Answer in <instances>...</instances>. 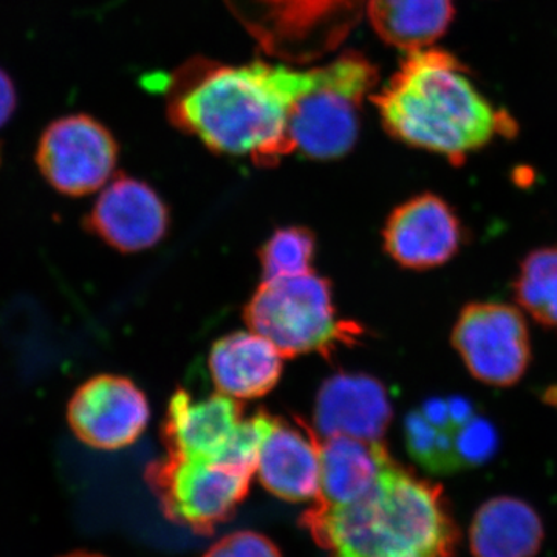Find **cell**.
I'll return each instance as SVG.
<instances>
[{
  "mask_svg": "<svg viewBox=\"0 0 557 557\" xmlns=\"http://www.w3.org/2000/svg\"><path fill=\"white\" fill-rule=\"evenodd\" d=\"M379 81V69L359 51H343L321 64L317 86L289 113L292 149L319 161L347 156L358 141L362 104Z\"/></svg>",
  "mask_w": 557,
  "mask_h": 557,
  "instance_id": "obj_5",
  "label": "cell"
},
{
  "mask_svg": "<svg viewBox=\"0 0 557 557\" xmlns=\"http://www.w3.org/2000/svg\"><path fill=\"white\" fill-rule=\"evenodd\" d=\"M270 60L311 65L346 42L368 0H222Z\"/></svg>",
  "mask_w": 557,
  "mask_h": 557,
  "instance_id": "obj_4",
  "label": "cell"
},
{
  "mask_svg": "<svg viewBox=\"0 0 557 557\" xmlns=\"http://www.w3.org/2000/svg\"><path fill=\"white\" fill-rule=\"evenodd\" d=\"M450 343L468 372L486 386H515L530 368L531 341L525 317L508 304L465 306L450 333Z\"/></svg>",
  "mask_w": 557,
  "mask_h": 557,
  "instance_id": "obj_8",
  "label": "cell"
},
{
  "mask_svg": "<svg viewBox=\"0 0 557 557\" xmlns=\"http://www.w3.org/2000/svg\"><path fill=\"white\" fill-rule=\"evenodd\" d=\"M394 458L383 442L321 440V486L313 504L338 508L364 496Z\"/></svg>",
  "mask_w": 557,
  "mask_h": 557,
  "instance_id": "obj_17",
  "label": "cell"
},
{
  "mask_svg": "<svg viewBox=\"0 0 557 557\" xmlns=\"http://www.w3.org/2000/svg\"><path fill=\"white\" fill-rule=\"evenodd\" d=\"M383 239L387 255L399 267L428 271L456 258L467 240V230L448 201L423 193L394 209Z\"/></svg>",
  "mask_w": 557,
  "mask_h": 557,
  "instance_id": "obj_10",
  "label": "cell"
},
{
  "mask_svg": "<svg viewBox=\"0 0 557 557\" xmlns=\"http://www.w3.org/2000/svg\"><path fill=\"white\" fill-rule=\"evenodd\" d=\"M392 420L386 388L364 373H338L322 384L314 426L322 438L351 437L381 442Z\"/></svg>",
  "mask_w": 557,
  "mask_h": 557,
  "instance_id": "obj_14",
  "label": "cell"
},
{
  "mask_svg": "<svg viewBox=\"0 0 557 557\" xmlns=\"http://www.w3.org/2000/svg\"><path fill=\"white\" fill-rule=\"evenodd\" d=\"M0 160H2V153H0Z\"/></svg>",
  "mask_w": 557,
  "mask_h": 557,
  "instance_id": "obj_27",
  "label": "cell"
},
{
  "mask_svg": "<svg viewBox=\"0 0 557 557\" xmlns=\"http://www.w3.org/2000/svg\"><path fill=\"white\" fill-rule=\"evenodd\" d=\"M319 78L321 64L190 61L168 84V115L214 152L273 164L293 152L289 113Z\"/></svg>",
  "mask_w": 557,
  "mask_h": 557,
  "instance_id": "obj_1",
  "label": "cell"
},
{
  "mask_svg": "<svg viewBox=\"0 0 557 557\" xmlns=\"http://www.w3.org/2000/svg\"><path fill=\"white\" fill-rule=\"evenodd\" d=\"M119 163L112 132L86 113L51 121L40 134L36 164L51 188L69 197L101 189Z\"/></svg>",
  "mask_w": 557,
  "mask_h": 557,
  "instance_id": "obj_9",
  "label": "cell"
},
{
  "mask_svg": "<svg viewBox=\"0 0 557 557\" xmlns=\"http://www.w3.org/2000/svg\"><path fill=\"white\" fill-rule=\"evenodd\" d=\"M282 358L273 343L259 333L239 332L214 344L209 370L220 394L252 399L269 394L282 373Z\"/></svg>",
  "mask_w": 557,
  "mask_h": 557,
  "instance_id": "obj_16",
  "label": "cell"
},
{
  "mask_svg": "<svg viewBox=\"0 0 557 557\" xmlns=\"http://www.w3.org/2000/svg\"><path fill=\"white\" fill-rule=\"evenodd\" d=\"M242 421V406L228 395L196 399L177 392L168 409L164 440L171 456L219 463Z\"/></svg>",
  "mask_w": 557,
  "mask_h": 557,
  "instance_id": "obj_15",
  "label": "cell"
},
{
  "mask_svg": "<svg viewBox=\"0 0 557 557\" xmlns=\"http://www.w3.org/2000/svg\"><path fill=\"white\" fill-rule=\"evenodd\" d=\"M366 16L387 46L405 51L431 49L450 27L454 0H368Z\"/></svg>",
  "mask_w": 557,
  "mask_h": 557,
  "instance_id": "obj_19",
  "label": "cell"
},
{
  "mask_svg": "<svg viewBox=\"0 0 557 557\" xmlns=\"http://www.w3.org/2000/svg\"><path fill=\"white\" fill-rule=\"evenodd\" d=\"M256 474L282 500H317L321 486V438L302 423L271 417Z\"/></svg>",
  "mask_w": 557,
  "mask_h": 557,
  "instance_id": "obj_13",
  "label": "cell"
},
{
  "mask_svg": "<svg viewBox=\"0 0 557 557\" xmlns=\"http://www.w3.org/2000/svg\"><path fill=\"white\" fill-rule=\"evenodd\" d=\"M252 474L228 465L168 456L146 471L150 491L171 522L197 534H211L233 518L247 497Z\"/></svg>",
  "mask_w": 557,
  "mask_h": 557,
  "instance_id": "obj_7",
  "label": "cell"
},
{
  "mask_svg": "<svg viewBox=\"0 0 557 557\" xmlns=\"http://www.w3.org/2000/svg\"><path fill=\"white\" fill-rule=\"evenodd\" d=\"M245 314L252 332L284 357L329 354L362 335L359 325L338 317L329 282L313 273L263 281Z\"/></svg>",
  "mask_w": 557,
  "mask_h": 557,
  "instance_id": "obj_6",
  "label": "cell"
},
{
  "mask_svg": "<svg viewBox=\"0 0 557 557\" xmlns=\"http://www.w3.org/2000/svg\"><path fill=\"white\" fill-rule=\"evenodd\" d=\"M87 225L110 247L135 252L163 239L170 215L163 200L150 186L139 180L120 177L95 201Z\"/></svg>",
  "mask_w": 557,
  "mask_h": 557,
  "instance_id": "obj_12",
  "label": "cell"
},
{
  "mask_svg": "<svg viewBox=\"0 0 557 557\" xmlns=\"http://www.w3.org/2000/svg\"><path fill=\"white\" fill-rule=\"evenodd\" d=\"M17 89L9 72L0 67V129L5 127L17 110Z\"/></svg>",
  "mask_w": 557,
  "mask_h": 557,
  "instance_id": "obj_25",
  "label": "cell"
},
{
  "mask_svg": "<svg viewBox=\"0 0 557 557\" xmlns=\"http://www.w3.org/2000/svg\"><path fill=\"white\" fill-rule=\"evenodd\" d=\"M64 557H104V556L94 555V553L76 552V553H72V555L64 556Z\"/></svg>",
  "mask_w": 557,
  "mask_h": 557,
  "instance_id": "obj_26",
  "label": "cell"
},
{
  "mask_svg": "<svg viewBox=\"0 0 557 557\" xmlns=\"http://www.w3.org/2000/svg\"><path fill=\"white\" fill-rule=\"evenodd\" d=\"M314 249L317 245L310 231L296 226L276 231L260 251V263L265 281L311 273Z\"/></svg>",
  "mask_w": 557,
  "mask_h": 557,
  "instance_id": "obj_22",
  "label": "cell"
},
{
  "mask_svg": "<svg viewBox=\"0 0 557 557\" xmlns=\"http://www.w3.org/2000/svg\"><path fill=\"white\" fill-rule=\"evenodd\" d=\"M515 298L537 324L557 329V247L531 251L520 263Z\"/></svg>",
  "mask_w": 557,
  "mask_h": 557,
  "instance_id": "obj_20",
  "label": "cell"
},
{
  "mask_svg": "<svg viewBox=\"0 0 557 557\" xmlns=\"http://www.w3.org/2000/svg\"><path fill=\"white\" fill-rule=\"evenodd\" d=\"M469 539L475 557H534L544 541V527L525 502L494 497L475 512Z\"/></svg>",
  "mask_w": 557,
  "mask_h": 557,
  "instance_id": "obj_18",
  "label": "cell"
},
{
  "mask_svg": "<svg viewBox=\"0 0 557 557\" xmlns=\"http://www.w3.org/2000/svg\"><path fill=\"white\" fill-rule=\"evenodd\" d=\"M370 100L391 137L457 166L494 139L518 134L516 120L486 98L469 70L445 50L406 54Z\"/></svg>",
  "mask_w": 557,
  "mask_h": 557,
  "instance_id": "obj_2",
  "label": "cell"
},
{
  "mask_svg": "<svg viewBox=\"0 0 557 557\" xmlns=\"http://www.w3.org/2000/svg\"><path fill=\"white\" fill-rule=\"evenodd\" d=\"M300 525L333 557H453L460 537L443 487L395 461L364 496L313 504Z\"/></svg>",
  "mask_w": 557,
  "mask_h": 557,
  "instance_id": "obj_3",
  "label": "cell"
},
{
  "mask_svg": "<svg viewBox=\"0 0 557 557\" xmlns=\"http://www.w3.org/2000/svg\"><path fill=\"white\" fill-rule=\"evenodd\" d=\"M472 420V418H471ZM468 421L450 420L437 424L429 421L420 409L412 410L405 420V440L409 456L434 474H454L465 469L458 457V429Z\"/></svg>",
  "mask_w": 557,
  "mask_h": 557,
  "instance_id": "obj_21",
  "label": "cell"
},
{
  "mask_svg": "<svg viewBox=\"0 0 557 557\" xmlns=\"http://www.w3.org/2000/svg\"><path fill=\"white\" fill-rule=\"evenodd\" d=\"M203 557H282L269 537L255 531H239L220 539Z\"/></svg>",
  "mask_w": 557,
  "mask_h": 557,
  "instance_id": "obj_24",
  "label": "cell"
},
{
  "mask_svg": "<svg viewBox=\"0 0 557 557\" xmlns=\"http://www.w3.org/2000/svg\"><path fill=\"white\" fill-rule=\"evenodd\" d=\"M496 449L497 434L490 421L475 416L458 429L457 450L465 469L486 463Z\"/></svg>",
  "mask_w": 557,
  "mask_h": 557,
  "instance_id": "obj_23",
  "label": "cell"
},
{
  "mask_svg": "<svg viewBox=\"0 0 557 557\" xmlns=\"http://www.w3.org/2000/svg\"><path fill=\"white\" fill-rule=\"evenodd\" d=\"M145 394L131 380L98 375L73 394L67 420L73 434L90 448L116 450L137 442L149 423Z\"/></svg>",
  "mask_w": 557,
  "mask_h": 557,
  "instance_id": "obj_11",
  "label": "cell"
}]
</instances>
